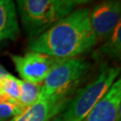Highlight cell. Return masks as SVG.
<instances>
[{
  "mask_svg": "<svg viewBox=\"0 0 121 121\" xmlns=\"http://www.w3.org/2000/svg\"><path fill=\"white\" fill-rule=\"evenodd\" d=\"M40 90L41 83H34L20 80V98L18 103L23 110L33 105L39 99Z\"/></svg>",
  "mask_w": 121,
  "mask_h": 121,
  "instance_id": "cell-11",
  "label": "cell"
},
{
  "mask_svg": "<svg viewBox=\"0 0 121 121\" xmlns=\"http://www.w3.org/2000/svg\"><path fill=\"white\" fill-rule=\"evenodd\" d=\"M121 1L103 0L90 12V22L98 41L105 39L120 23Z\"/></svg>",
  "mask_w": 121,
  "mask_h": 121,
  "instance_id": "cell-6",
  "label": "cell"
},
{
  "mask_svg": "<svg viewBox=\"0 0 121 121\" xmlns=\"http://www.w3.org/2000/svg\"><path fill=\"white\" fill-rule=\"evenodd\" d=\"M90 67V62L82 57L64 59L41 83L39 99L70 96L87 74Z\"/></svg>",
  "mask_w": 121,
  "mask_h": 121,
  "instance_id": "cell-4",
  "label": "cell"
},
{
  "mask_svg": "<svg viewBox=\"0 0 121 121\" xmlns=\"http://www.w3.org/2000/svg\"><path fill=\"white\" fill-rule=\"evenodd\" d=\"M20 98V80L6 73L0 80V99L18 103Z\"/></svg>",
  "mask_w": 121,
  "mask_h": 121,
  "instance_id": "cell-12",
  "label": "cell"
},
{
  "mask_svg": "<svg viewBox=\"0 0 121 121\" xmlns=\"http://www.w3.org/2000/svg\"><path fill=\"white\" fill-rule=\"evenodd\" d=\"M71 96L39 99L10 121H48L65 108Z\"/></svg>",
  "mask_w": 121,
  "mask_h": 121,
  "instance_id": "cell-8",
  "label": "cell"
},
{
  "mask_svg": "<svg viewBox=\"0 0 121 121\" xmlns=\"http://www.w3.org/2000/svg\"><path fill=\"white\" fill-rule=\"evenodd\" d=\"M121 80L117 79L82 121H120Z\"/></svg>",
  "mask_w": 121,
  "mask_h": 121,
  "instance_id": "cell-7",
  "label": "cell"
},
{
  "mask_svg": "<svg viewBox=\"0 0 121 121\" xmlns=\"http://www.w3.org/2000/svg\"><path fill=\"white\" fill-rule=\"evenodd\" d=\"M11 59L22 80L34 83H42L48 73L64 60L35 51L22 56L11 55Z\"/></svg>",
  "mask_w": 121,
  "mask_h": 121,
  "instance_id": "cell-5",
  "label": "cell"
},
{
  "mask_svg": "<svg viewBox=\"0 0 121 121\" xmlns=\"http://www.w3.org/2000/svg\"><path fill=\"white\" fill-rule=\"evenodd\" d=\"M20 34L14 0H0V47L5 40H15Z\"/></svg>",
  "mask_w": 121,
  "mask_h": 121,
  "instance_id": "cell-9",
  "label": "cell"
},
{
  "mask_svg": "<svg viewBox=\"0 0 121 121\" xmlns=\"http://www.w3.org/2000/svg\"><path fill=\"white\" fill-rule=\"evenodd\" d=\"M24 111L19 103L0 99V121H10Z\"/></svg>",
  "mask_w": 121,
  "mask_h": 121,
  "instance_id": "cell-13",
  "label": "cell"
},
{
  "mask_svg": "<svg viewBox=\"0 0 121 121\" xmlns=\"http://www.w3.org/2000/svg\"><path fill=\"white\" fill-rule=\"evenodd\" d=\"M22 28L30 40L34 39L74 10L70 0H14Z\"/></svg>",
  "mask_w": 121,
  "mask_h": 121,
  "instance_id": "cell-2",
  "label": "cell"
},
{
  "mask_svg": "<svg viewBox=\"0 0 121 121\" xmlns=\"http://www.w3.org/2000/svg\"><path fill=\"white\" fill-rule=\"evenodd\" d=\"M6 73H7L6 70L4 69L3 66H1V65H0V80H1L2 78L4 77V76L5 75V74H6Z\"/></svg>",
  "mask_w": 121,
  "mask_h": 121,
  "instance_id": "cell-16",
  "label": "cell"
},
{
  "mask_svg": "<svg viewBox=\"0 0 121 121\" xmlns=\"http://www.w3.org/2000/svg\"><path fill=\"white\" fill-rule=\"evenodd\" d=\"M104 44L99 48V54L110 59L120 58L121 53V24L118 23L113 31L106 38Z\"/></svg>",
  "mask_w": 121,
  "mask_h": 121,
  "instance_id": "cell-10",
  "label": "cell"
},
{
  "mask_svg": "<svg viewBox=\"0 0 121 121\" xmlns=\"http://www.w3.org/2000/svg\"><path fill=\"white\" fill-rule=\"evenodd\" d=\"M70 1H72L75 5H77V4H88V3H91L93 0H70Z\"/></svg>",
  "mask_w": 121,
  "mask_h": 121,
  "instance_id": "cell-15",
  "label": "cell"
},
{
  "mask_svg": "<svg viewBox=\"0 0 121 121\" xmlns=\"http://www.w3.org/2000/svg\"><path fill=\"white\" fill-rule=\"evenodd\" d=\"M90 12L88 8L73 10L37 38L30 40V51L61 59L76 57L90 51L98 42L91 29Z\"/></svg>",
  "mask_w": 121,
  "mask_h": 121,
  "instance_id": "cell-1",
  "label": "cell"
},
{
  "mask_svg": "<svg viewBox=\"0 0 121 121\" xmlns=\"http://www.w3.org/2000/svg\"><path fill=\"white\" fill-rule=\"evenodd\" d=\"M120 69L103 65L91 82L79 89L63 110L64 121H82L116 82Z\"/></svg>",
  "mask_w": 121,
  "mask_h": 121,
  "instance_id": "cell-3",
  "label": "cell"
},
{
  "mask_svg": "<svg viewBox=\"0 0 121 121\" xmlns=\"http://www.w3.org/2000/svg\"><path fill=\"white\" fill-rule=\"evenodd\" d=\"M48 121H64V116H63V111L58 113L57 115L54 116V117L50 118Z\"/></svg>",
  "mask_w": 121,
  "mask_h": 121,
  "instance_id": "cell-14",
  "label": "cell"
}]
</instances>
